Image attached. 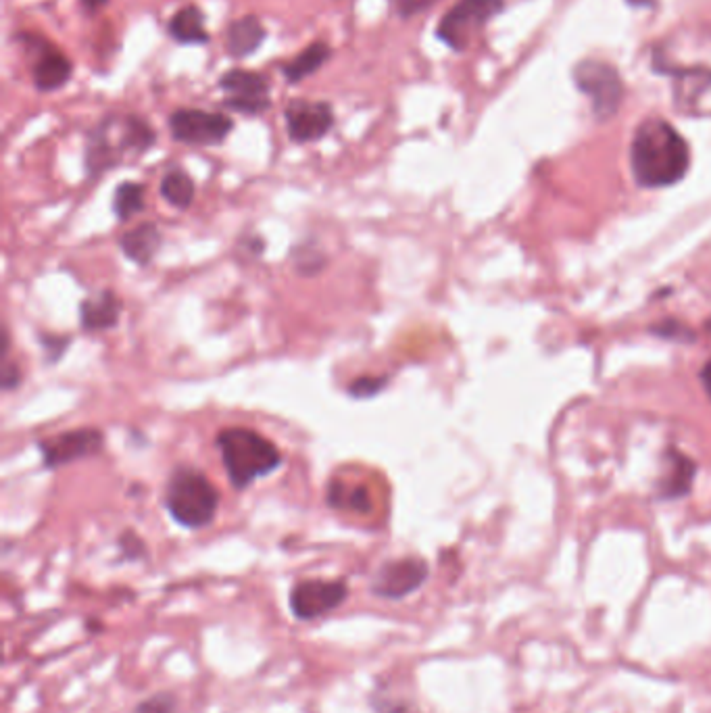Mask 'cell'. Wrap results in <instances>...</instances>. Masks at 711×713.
<instances>
[{
  "mask_svg": "<svg viewBox=\"0 0 711 713\" xmlns=\"http://www.w3.org/2000/svg\"><path fill=\"white\" fill-rule=\"evenodd\" d=\"M71 344L69 336H44L40 334V347L44 349L46 355V363H57L61 361V357L65 355L67 347Z\"/></svg>",
  "mask_w": 711,
  "mask_h": 713,
  "instance_id": "27",
  "label": "cell"
},
{
  "mask_svg": "<svg viewBox=\"0 0 711 713\" xmlns=\"http://www.w3.org/2000/svg\"><path fill=\"white\" fill-rule=\"evenodd\" d=\"M574 78L580 90L593 98L597 115L607 117L618 109L624 88L614 67L601 61H582L574 71Z\"/></svg>",
  "mask_w": 711,
  "mask_h": 713,
  "instance_id": "11",
  "label": "cell"
},
{
  "mask_svg": "<svg viewBox=\"0 0 711 713\" xmlns=\"http://www.w3.org/2000/svg\"><path fill=\"white\" fill-rule=\"evenodd\" d=\"M215 447L222 455L228 480L238 493L253 486L257 480L272 476L284 465V457L274 442L247 426L219 430Z\"/></svg>",
  "mask_w": 711,
  "mask_h": 713,
  "instance_id": "3",
  "label": "cell"
},
{
  "mask_svg": "<svg viewBox=\"0 0 711 713\" xmlns=\"http://www.w3.org/2000/svg\"><path fill=\"white\" fill-rule=\"evenodd\" d=\"M80 3L88 15H94L96 11H101L105 5H109V0H80Z\"/></svg>",
  "mask_w": 711,
  "mask_h": 713,
  "instance_id": "31",
  "label": "cell"
},
{
  "mask_svg": "<svg viewBox=\"0 0 711 713\" xmlns=\"http://www.w3.org/2000/svg\"><path fill=\"white\" fill-rule=\"evenodd\" d=\"M157 142V132L138 115H107L88 132L84 149V169L88 180L103 178L115 167L149 153Z\"/></svg>",
  "mask_w": 711,
  "mask_h": 713,
  "instance_id": "2",
  "label": "cell"
},
{
  "mask_svg": "<svg viewBox=\"0 0 711 713\" xmlns=\"http://www.w3.org/2000/svg\"><path fill=\"white\" fill-rule=\"evenodd\" d=\"M267 38V30L257 15H244L232 21L226 30V51L232 59L255 55Z\"/></svg>",
  "mask_w": 711,
  "mask_h": 713,
  "instance_id": "14",
  "label": "cell"
},
{
  "mask_svg": "<svg viewBox=\"0 0 711 713\" xmlns=\"http://www.w3.org/2000/svg\"><path fill=\"white\" fill-rule=\"evenodd\" d=\"M117 547H119L121 559H126V561H140V559H144L146 555H149L146 543L134 530L121 532V536L117 538Z\"/></svg>",
  "mask_w": 711,
  "mask_h": 713,
  "instance_id": "26",
  "label": "cell"
},
{
  "mask_svg": "<svg viewBox=\"0 0 711 713\" xmlns=\"http://www.w3.org/2000/svg\"><path fill=\"white\" fill-rule=\"evenodd\" d=\"M330 57H332V48L328 42H324V40L311 42L301 55H297L282 67L286 82L290 86L301 84L303 80L313 76L315 71H320L330 61Z\"/></svg>",
  "mask_w": 711,
  "mask_h": 713,
  "instance_id": "17",
  "label": "cell"
},
{
  "mask_svg": "<svg viewBox=\"0 0 711 713\" xmlns=\"http://www.w3.org/2000/svg\"><path fill=\"white\" fill-rule=\"evenodd\" d=\"M503 9V0H459L440 19L436 36L453 51H465L474 36Z\"/></svg>",
  "mask_w": 711,
  "mask_h": 713,
  "instance_id": "6",
  "label": "cell"
},
{
  "mask_svg": "<svg viewBox=\"0 0 711 713\" xmlns=\"http://www.w3.org/2000/svg\"><path fill=\"white\" fill-rule=\"evenodd\" d=\"M703 378L707 380V388L711 390V363L705 367V374H703Z\"/></svg>",
  "mask_w": 711,
  "mask_h": 713,
  "instance_id": "32",
  "label": "cell"
},
{
  "mask_svg": "<svg viewBox=\"0 0 711 713\" xmlns=\"http://www.w3.org/2000/svg\"><path fill=\"white\" fill-rule=\"evenodd\" d=\"M326 503L332 509H342V511H353V513H370L374 503L370 488L365 486H351L342 480H330L328 493H326Z\"/></svg>",
  "mask_w": 711,
  "mask_h": 713,
  "instance_id": "19",
  "label": "cell"
},
{
  "mask_svg": "<svg viewBox=\"0 0 711 713\" xmlns=\"http://www.w3.org/2000/svg\"><path fill=\"white\" fill-rule=\"evenodd\" d=\"M388 384H390L388 376H372V374L359 376L349 384L347 392H349V397L355 401H367V399H374V397L382 395Z\"/></svg>",
  "mask_w": 711,
  "mask_h": 713,
  "instance_id": "24",
  "label": "cell"
},
{
  "mask_svg": "<svg viewBox=\"0 0 711 713\" xmlns=\"http://www.w3.org/2000/svg\"><path fill=\"white\" fill-rule=\"evenodd\" d=\"M117 247L134 265L149 267L163 249V232L155 221H142L119 236Z\"/></svg>",
  "mask_w": 711,
  "mask_h": 713,
  "instance_id": "13",
  "label": "cell"
},
{
  "mask_svg": "<svg viewBox=\"0 0 711 713\" xmlns=\"http://www.w3.org/2000/svg\"><path fill=\"white\" fill-rule=\"evenodd\" d=\"M111 209H113V215L117 217V221H121V224H128L130 219H134L138 213H142L146 209L144 184L132 182V180L121 182L113 192Z\"/></svg>",
  "mask_w": 711,
  "mask_h": 713,
  "instance_id": "21",
  "label": "cell"
},
{
  "mask_svg": "<svg viewBox=\"0 0 711 713\" xmlns=\"http://www.w3.org/2000/svg\"><path fill=\"white\" fill-rule=\"evenodd\" d=\"M132 713H178V699L174 693L161 691L140 701Z\"/></svg>",
  "mask_w": 711,
  "mask_h": 713,
  "instance_id": "25",
  "label": "cell"
},
{
  "mask_svg": "<svg viewBox=\"0 0 711 713\" xmlns=\"http://www.w3.org/2000/svg\"><path fill=\"white\" fill-rule=\"evenodd\" d=\"M36 449L46 470L55 472L65 465L101 455L105 451V432L92 426L73 428L55 436L40 438L36 442Z\"/></svg>",
  "mask_w": 711,
  "mask_h": 713,
  "instance_id": "5",
  "label": "cell"
},
{
  "mask_svg": "<svg viewBox=\"0 0 711 713\" xmlns=\"http://www.w3.org/2000/svg\"><path fill=\"white\" fill-rule=\"evenodd\" d=\"M349 597V586L345 580H324L311 578L301 580L290 588L288 605L292 616L301 622H311L338 609Z\"/></svg>",
  "mask_w": 711,
  "mask_h": 713,
  "instance_id": "9",
  "label": "cell"
},
{
  "mask_svg": "<svg viewBox=\"0 0 711 713\" xmlns=\"http://www.w3.org/2000/svg\"><path fill=\"white\" fill-rule=\"evenodd\" d=\"M222 495L203 470L178 465L165 482L163 505L169 518L186 530H201L215 522Z\"/></svg>",
  "mask_w": 711,
  "mask_h": 713,
  "instance_id": "4",
  "label": "cell"
},
{
  "mask_svg": "<svg viewBox=\"0 0 711 713\" xmlns=\"http://www.w3.org/2000/svg\"><path fill=\"white\" fill-rule=\"evenodd\" d=\"M693 478H695V465L689 459H684L682 455H676L672 457V470L668 472V478L664 480V484H661V493L666 497L686 495Z\"/></svg>",
  "mask_w": 711,
  "mask_h": 713,
  "instance_id": "23",
  "label": "cell"
},
{
  "mask_svg": "<svg viewBox=\"0 0 711 713\" xmlns=\"http://www.w3.org/2000/svg\"><path fill=\"white\" fill-rule=\"evenodd\" d=\"M288 138L294 144H311L322 140L334 128V111L330 103L294 98L284 109Z\"/></svg>",
  "mask_w": 711,
  "mask_h": 713,
  "instance_id": "10",
  "label": "cell"
},
{
  "mask_svg": "<svg viewBox=\"0 0 711 713\" xmlns=\"http://www.w3.org/2000/svg\"><path fill=\"white\" fill-rule=\"evenodd\" d=\"M73 76V63L59 53L57 48L46 46L40 57L34 63V86L40 92H55L61 90Z\"/></svg>",
  "mask_w": 711,
  "mask_h": 713,
  "instance_id": "15",
  "label": "cell"
},
{
  "mask_svg": "<svg viewBox=\"0 0 711 713\" xmlns=\"http://www.w3.org/2000/svg\"><path fill=\"white\" fill-rule=\"evenodd\" d=\"M219 88H222L232 101H261L269 98L272 92V82L263 73L249 69H230L219 78Z\"/></svg>",
  "mask_w": 711,
  "mask_h": 713,
  "instance_id": "16",
  "label": "cell"
},
{
  "mask_svg": "<svg viewBox=\"0 0 711 713\" xmlns=\"http://www.w3.org/2000/svg\"><path fill=\"white\" fill-rule=\"evenodd\" d=\"M430 576V565L422 557H399L384 561L372 576V595L384 601H403L418 593Z\"/></svg>",
  "mask_w": 711,
  "mask_h": 713,
  "instance_id": "7",
  "label": "cell"
},
{
  "mask_svg": "<svg viewBox=\"0 0 711 713\" xmlns=\"http://www.w3.org/2000/svg\"><path fill=\"white\" fill-rule=\"evenodd\" d=\"M159 192L167 205L186 211L196 199V184L184 169L176 167L165 171V176L161 178L159 184Z\"/></svg>",
  "mask_w": 711,
  "mask_h": 713,
  "instance_id": "20",
  "label": "cell"
},
{
  "mask_svg": "<svg viewBox=\"0 0 711 713\" xmlns=\"http://www.w3.org/2000/svg\"><path fill=\"white\" fill-rule=\"evenodd\" d=\"M691 165L686 140L666 119L651 117L636 128L630 144V167L636 184L666 188L680 182Z\"/></svg>",
  "mask_w": 711,
  "mask_h": 713,
  "instance_id": "1",
  "label": "cell"
},
{
  "mask_svg": "<svg viewBox=\"0 0 711 713\" xmlns=\"http://www.w3.org/2000/svg\"><path fill=\"white\" fill-rule=\"evenodd\" d=\"M294 272L303 278H313L328 265V255L315 242H299L290 253Z\"/></svg>",
  "mask_w": 711,
  "mask_h": 713,
  "instance_id": "22",
  "label": "cell"
},
{
  "mask_svg": "<svg viewBox=\"0 0 711 713\" xmlns=\"http://www.w3.org/2000/svg\"><path fill=\"white\" fill-rule=\"evenodd\" d=\"M124 315V301L111 288L96 290L86 297L78 307L80 326L88 334L109 332L119 326V319Z\"/></svg>",
  "mask_w": 711,
  "mask_h": 713,
  "instance_id": "12",
  "label": "cell"
},
{
  "mask_svg": "<svg viewBox=\"0 0 711 713\" xmlns=\"http://www.w3.org/2000/svg\"><path fill=\"white\" fill-rule=\"evenodd\" d=\"M167 124L171 138L188 146H217L234 130L228 115L203 109H176Z\"/></svg>",
  "mask_w": 711,
  "mask_h": 713,
  "instance_id": "8",
  "label": "cell"
},
{
  "mask_svg": "<svg viewBox=\"0 0 711 713\" xmlns=\"http://www.w3.org/2000/svg\"><path fill=\"white\" fill-rule=\"evenodd\" d=\"M434 3H436V0H399L397 13H399V17L409 19V17H415V15H420L422 11L430 9Z\"/></svg>",
  "mask_w": 711,
  "mask_h": 713,
  "instance_id": "30",
  "label": "cell"
},
{
  "mask_svg": "<svg viewBox=\"0 0 711 713\" xmlns=\"http://www.w3.org/2000/svg\"><path fill=\"white\" fill-rule=\"evenodd\" d=\"M167 34L180 44H207L209 32L205 28V13L194 7H182L167 23Z\"/></svg>",
  "mask_w": 711,
  "mask_h": 713,
  "instance_id": "18",
  "label": "cell"
},
{
  "mask_svg": "<svg viewBox=\"0 0 711 713\" xmlns=\"http://www.w3.org/2000/svg\"><path fill=\"white\" fill-rule=\"evenodd\" d=\"M374 709L376 713H422L418 703H413L409 699H390V697L376 699Z\"/></svg>",
  "mask_w": 711,
  "mask_h": 713,
  "instance_id": "28",
  "label": "cell"
},
{
  "mask_svg": "<svg viewBox=\"0 0 711 713\" xmlns=\"http://www.w3.org/2000/svg\"><path fill=\"white\" fill-rule=\"evenodd\" d=\"M21 382H23V372L19 363L5 357L3 367H0V386H3L5 392H13L21 386Z\"/></svg>",
  "mask_w": 711,
  "mask_h": 713,
  "instance_id": "29",
  "label": "cell"
}]
</instances>
